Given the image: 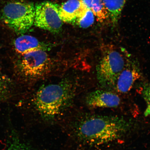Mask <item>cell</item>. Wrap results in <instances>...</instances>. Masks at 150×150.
<instances>
[{
	"instance_id": "obj_1",
	"label": "cell",
	"mask_w": 150,
	"mask_h": 150,
	"mask_svg": "<svg viewBox=\"0 0 150 150\" xmlns=\"http://www.w3.org/2000/svg\"><path fill=\"white\" fill-rule=\"evenodd\" d=\"M132 122L114 116L92 115L78 123L76 132L81 139L91 145H101L120 139L130 131Z\"/></svg>"
},
{
	"instance_id": "obj_2",
	"label": "cell",
	"mask_w": 150,
	"mask_h": 150,
	"mask_svg": "<svg viewBox=\"0 0 150 150\" xmlns=\"http://www.w3.org/2000/svg\"><path fill=\"white\" fill-rule=\"evenodd\" d=\"M74 95L72 84L64 81L41 87L35 95L34 104L43 117L53 119L71 102Z\"/></svg>"
},
{
	"instance_id": "obj_3",
	"label": "cell",
	"mask_w": 150,
	"mask_h": 150,
	"mask_svg": "<svg viewBox=\"0 0 150 150\" xmlns=\"http://www.w3.org/2000/svg\"><path fill=\"white\" fill-rule=\"evenodd\" d=\"M35 6L20 1L7 3L1 11V18L7 27L18 33L27 32L34 24Z\"/></svg>"
},
{
	"instance_id": "obj_4",
	"label": "cell",
	"mask_w": 150,
	"mask_h": 150,
	"mask_svg": "<svg viewBox=\"0 0 150 150\" xmlns=\"http://www.w3.org/2000/svg\"><path fill=\"white\" fill-rule=\"evenodd\" d=\"M126 62L119 52L113 50H107L97 67V78L99 83L103 87H113Z\"/></svg>"
},
{
	"instance_id": "obj_5",
	"label": "cell",
	"mask_w": 150,
	"mask_h": 150,
	"mask_svg": "<svg viewBox=\"0 0 150 150\" xmlns=\"http://www.w3.org/2000/svg\"><path fill=\"white\" fill-rule=\"evenodd\" d=\"M19 69L21 73L28 78H38L50 70L51 61L46 51L37 50L22 55Z\"/></svg>"
},
{
	"instance_id": "obj_6",
	"label": "cell",
	"mask_w": 150,
	"mask_h": 150,
	"mask_svg": "<svg viewBox=\"0 0 150 150\" xmlns=\"http://www.w3.org/2000/svg\"><path fill=\"white\" fill-rule=\"evenodd\" d=\"M59 7L48 1L38 4L35 6L34 25L52 33H59L63 25L59 16Z\"/></svg>"
},
{
	"instance_id": "obj_7",
	"label": "cell",
	"mask_w": 150,
	"mask_h": 150,
	"mask_svg": "<svg viewBox=\"0 0 150 150\" xmlns=\"http://www.w3.org/2000/svg\"><path fill=\"white\" fill-rule=\"evenodd\" d=\"M141 76L139 68L132 62H127L124 68L118 76L113 87L120 93L128 92L135 82Z\"/></svg>"
},
{
	"instance_id": "obj_8",
	"label": "cell",
	"mask_w": 150,
	"mask_h": 150,
	"mask_svg": "<svg viewBox=\"0 0 150 150\" xmlns=\"http://www.w3.org/2000/svg\"><path fill=\"white\" fill-rule=\"evenodd\" d=\"M88 105L93 108H113L120 104L121 99L117 94L104 90H97L86 97Z\"/></svg>"
},
{
	"instance_id": "obj_9",
	"label": "cell",
	"mask_w": 150,
	"mask_h": 150,
	"mask_svg": "<svg viewBox=\"0 0 150 150\" xmlns=\"http://www.w3.org/2000/svg\"><path fill=\"white\" fill-rule=\"evenodd\" d=\"M88 9L79 0H68L59 7V16L62 21L71 22L83 16Z\"/></svg>"
},
{
	"instance_id": "obj_10",
	"label": "cell",
	"mask_w": 150,
	"mask_h": 150,
	"mask_svg": "<svg viewBox=\"0 0 150 150\" xmlns=\"http://www.w3.org/2000/svg\"><path fill=\"white\" fill-rule=\"evenodd\" d=\"M14 46L16 52L22 55L37 50L46 51L50 48L48 45L40 42L35 37L27 35H22L16 38Z\"/></svg>"
},
{
	"instance_id": "obj_11",
	"label": "cell",
	"mask_w": 150,
	"mask_h": 150,
	"mask_svg": "<svg viewBox=\"0 0 150 150\" xmlns=\"http://www.w3.org/2000/svg\"><path fill=\"white\" fill-rule=\"evenodd\" d=\"M127 0H102L107 9L111 18L112 25L115 27L117 23L122 10Z\"/></svg>"
},
{
	"instance_id": "obj_12",
	"label": "cell",
	"mask_w": 150,
	"mask_h": 150,
	"mask_svg": "<svg viewBox=\"0 0 150 150\" xmlns=\"http://www.w3.org/2000/svg\"><path fill=\"white\" fill-rule=\"evenodd\" d=\"M12 81L0 68V103L10 97L14 88Z\"/></svg>"
},
{
	"instance_id": "obj_13",
	"label": "cell",
	"mask_w": 150,
	"mask_h": 150,
	"mask_svg": "<svg viewBox=\"0 0 150 150\" xmlns=\"http://www.w3.org/2000/svg\"><path fill=\"white\" fill-rule=\"evenodd\" d=\"M91 10L97 21L101 23L110 17L109 13L102 0H92Z\"/></svg>"
},
{
	"instance_id": "obj_14",
	"label": "cell",
	"mask_w": 150,
	"mask_h": 150,
	"mask_svg": "<svg viewBox=\"0 0 150 150\" xmlns=\"http://www.w3.org/2000/svg\"><path fill=\"white\" fill-rule=\"evenodd\" d=\"M76 20L77 23L80 27L88 28L92 25L94 22V16L91 9H88L83 16Z\"/></svg>"
},
{
	"instance_id": "obj_15",
	"label": "cell",
	"mask_w": 150,
	"mask_h": 150,
	"mask_svg": "<svg viewBox=\"0 0 150 150\" xmlns=\"http://www.w3.org/2000/svg\"><path fill=\"white\" fill-rule=\"evenodd\" d=\"M142 95L147 106L145 115L149 116L150 115V83H146L143 86Z\"/></svg>"
},
{
	"instance_id": "obj_16",
	"label": "cell",
	"mask_w": 150,
	"mask_h": 150,
	"mask_svg": "<svg viewBox=\"0 0 150 150\" xmlns=\"http://www.w3.org/2000/svg\"><path fill=\"white\" fill-rule=\"evenodd\" d=\"M6 150H31L22 145H14L11 146Z\"/></svg>"
},
{
	"instance_id": "obj_17",
	"label": "cell",
	"mask_w": 150,
	"mask_h": 150,
	"mask_svg": "<svg viewBox=\"0 0 150 150\" xmlns=\"http://www.w3.org/2000/svg\"><path fill=\"white\" fill-rule=\"evenodd\" d=\"M79 1L86 8L91 10L92 0H79Z\"/></svg>"
}]
</instances>
